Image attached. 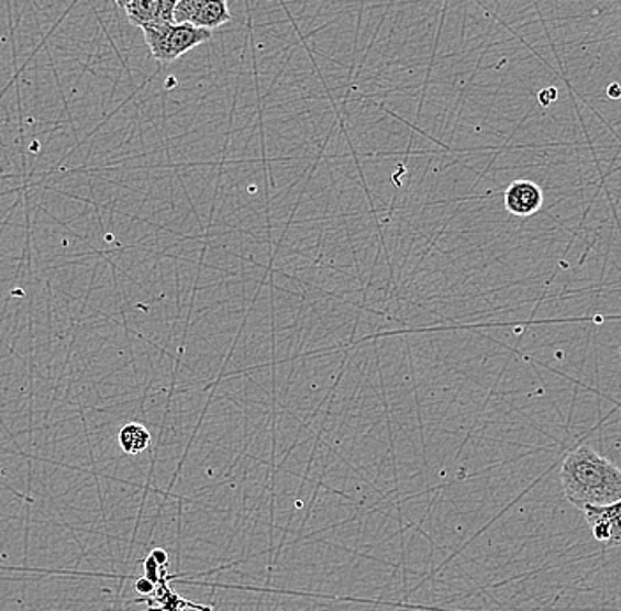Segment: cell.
Masks as SVG:
<instances>
[{"instance_id":"obj_10","label":"cell","mask_w":621,"mask_h":611,"mask_svg":"<svg viewBox=\"0 0 621 611\" xmlns=\"http://www.w3.org/2000/svg\"><path fill=\"white\" fill-rule=\"evenodd\" d=\"M556 98H558L556 89H544L539 95V101H541L542 107H550L553 101H556Z\"/></svg>"},{"instance_id":"obj_6","label":"cell","mask_w":621,"mask_h":611,"mask_svg":"<svg viewBox=\"0 0 621 611\" xmlns=\"http://www.w3.org/2000/svg\"><path fill=\"white\" fill-rule=\"evenodd\" d=\"M177 2L179 0H131L125 14L130 22L140 29L174 22Z\"/></svg>"},{"instance_id":"obj_12","label":"cell","mask_w":621,"mask_h":611,"mask_svg":"<svg viewBox=\"0 0 621 611\" xmlns=\"http://www.w3.org/2000/svg\"><path fill=\"white\" fill-rule=\"evenodd\" d=\"M608 95L611 96L612 99L621 98V87L618 84H612L609 86Z\"/></svg>"},{"instance_id":"obj_1","label":"cell","mask_w":621,"mask_h":611,"mask_svg":"<svg viewBox=\"0 0 621 611\" xmlns=\"http://www.w3.org/2000/svg\"><path fill=\"white\" fill-rule=\"evenodd\" d=\"M562 488L574 508L608 506L621 499V468L600 456L590 445L568 454L562 465Z\"/></svg>"},{"instance_id":"obj_9","label":"cell","mask_w":621,"mask_h":611,"mask_svg":"<svg viewBox=\"0 0 621 611\" xmlns=\"http://www.w3.org/2000/svg\"><path fill=\"white\" fill-rule=\"evenodd\" d=\"M134 587H136V590H138L140 593H144V596H151V593L156 590V584H153V581L148 580L147 576H145V578H140V580H136Z\"/></svg>"},{"instance_id":"obj_13","label":"cell","mask_w":621,"mask_h":611,"mask_svg":"<svg viewBox=\"0 0 621 611\" xmlns=\"http://www.w3.org/2000/svg\"><path fill=\"white\" fill-rule=\"evenodd\" d=\"M121 10H127V5H130L131 0H113Z\"/></svg>"},{"instance_id":"obj_3","label":"cell","mask_w":621,"mask_h":611,"mask_svg":"<svg viewBox=\"0 0 621 611\" xmlns=\"http://www.w3.org/2000/svg\"><path fill=\"white\" fill-rule=\"evenodd\" d=\"M232 20L226 0H179L174 10L175 23H189L214 31Z\"/></svg>"},{"instance_id":"obj_7","label":"cell","mask_w":621,"mask_h":611,"mask_svg":"<svg viewBox=\"0 0 621 611\" xmlns=\"http://www.w3.org/2000/svg\"><path fill=\"white\" fill-rule=\"evenodd\" d=\"M119 444L122 451L127 454H140L148 449L151 445V433L142 424H125L119 432Z\"/></svg>"},{"instance_id":"obj_2","label":"cell","mask_w":621,"mask_h":611,"mask_svg":"<svg viewBox=\"0 0 621 611\" xmlns=\"http://www.w3.org/2000/svg\"><path fill=\"white\" fill-rule=\"evenodd\" d=\"M142 31L153 59L162 64L174 63L192 48L207 43L212 36V31L198 29L189 23H159V25H148Z\"/></svg>"},{"instance_id":"obj_11","label":"cell","mask_w":621,"mask_h":611,"mask_svg":"<svg viewBox=\"0 0 621 611\" xmlns=\"http://www.w3.org/2000/svg\"><path fill=\"white\" fill-rule=\"evenodd\" d=\"M151 555L156 558V563L159 564V566H166V563H168V553H166L165 549H154Z\"/></svg>"},{"instance_id":"obj_15","label":"cell","mask_w":621,"mask_h":611,"mask_svg":"<svg viewBox=\"0 0 621 611\" xmlns=\"http://www.w3.org/2000/svg\"><path fill=\"white\" fill-rule=\"evenodd\" d=\"M182 611H186V610H182Z\"/></svg>"},{"instance_id":"obj_5","label":"cell","mask_w":621,"mask_h":611,"mask_svg":"<svg viewBox=\"0 0 621 611\" xmlns=\"http://www.w3.org/2000/svg\"><path fill=\"white\" fill-rule=\"evenodd\" d=\"M503 202L510 214L521 218L532 216L541 211L544 193L541 186H536L532 180L519 179L507 188Z\"/></svg>"},{"instance_id":"obj_14","label":"cell","mask_w":621,"mask_h":611,"mask_svg":"<svg viewBox=\"0 0 621 611\" xmlns=\"http://www.w3.org/2000/svg\"><path fill=\"white\" fill-rule=\"evenodd\" d=\"M153 611H162V610H153Z\"/></svg>"},{"instance_id":"obj_4","label":"cell","mask_w":621,"mask_h":611,"mask_svg":"<svg viewBox=\"0 0 621 611\" xmlns=\"http://www.w3.org/2000/svg\"><path fill=\"white\" fill-rule=\"evenodd\" d=\"M591 534L608 548L621 546V499L608 506H588L583 509Z\"/></svg>"},{"instance_id":"obj_8","label":"cell","mask_w":621,"mask_h":611,"mask_svg":"<svg viewBox=\"0 0 621 611\" xmlns=\"http://www.w3.org/2000/svg\"><path fill=\"white\" fill-rule=\"evenodd\" d=\"M159 567L162 566L156 563V558L153 555L145 560V575H147L148 580L156 585L162 581V578H159Z\"/></svg>"}]
</instances>
